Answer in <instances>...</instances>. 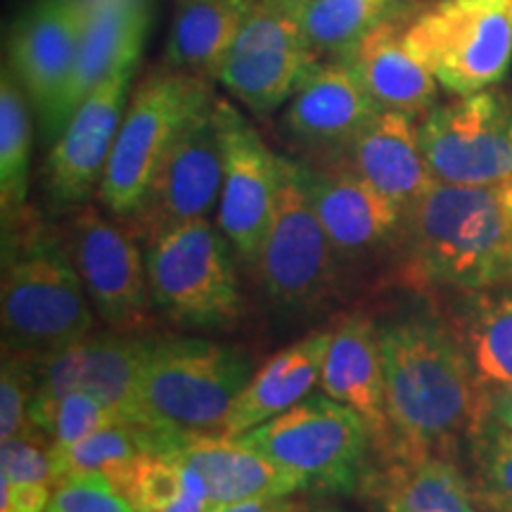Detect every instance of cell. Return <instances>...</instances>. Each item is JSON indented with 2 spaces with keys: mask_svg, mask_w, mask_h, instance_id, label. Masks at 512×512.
Listing matches in <instances>:
<instances>
[{
  "mask_svg": "<svg viewBox=\"0 0 512 512\" xmlns=\"http://www.w3.org/2000/svg\"><path fill=\"white\" fill-rule=\"evenodd\" d=\"M377 328L392 427L389 456H458L482 413L484 389L451 323L427 306H415Z\"/></svg>",
  "mask_w": 512,
  "mask_h": 512,
  "instance_id": "cell-1",
  "label": "cell"
},
{
  "mask_svg": "<svg viewBox=\"0 0 512 512\" xmlns=\"http://www.w3.org/2000/svg\"><path fill=\"white\" fill-rule=\"evenodd\" d=\"M399 242L422 285L463 294L508 283L512 214L498 188L434 181L403 211Z\"/></svg>",
  "mask_w": 512,
  "mask_h": 512,
  "instance_id": "cell-2",
  "label": "cell"
},
{
  "mask_svg": "<svg viewBox=\"0 0 512 512\" xmlns=\"http://www.w3.org/2000/svg\"><path fill=\"white\" fill-rule=\"evenodd\" d=\"M3 349L31 358L91 335L93 304L69 249L29 219L3 235Z\"/></svg>",
  "mask_w": 512,
  "mask_h": 512,
  "instance_id": "cell-3",
  "label": "cell"
},
{
  "mask_svg": "<svg viewBox=\"0 0 512 512\" xmlns=\"http://www.w3.org/2000/svg\"><path fill=\"white\" fill-rule=\"evenodd\" d=\"M252 358L200 337H152L140 375L136 420L166 434H223Z\"/></svg>",
  "mask_w": 512,
  "mask_h": 512,
  "instance_id": "cell-4",
  "label": "cell"
},
{
  "mask_svg": "<svg viewBox=\"0 0 512 512\" xmlns=\"http://www.w3.org/2000/svg\"><path fill=\"white\" fill-rule=\"evenodd\" d=\"M233 252L209 219L181 223L147 240L145 264L155 311L183 328L223 330L240 323L245 302Z\"/></svg>",
  "mask_w": 512,
  "mask_h": 512,
  "instance_id": "cell-5",
  "label": "cell"
},
{
  "mask_svg": "<svg viewBox=\"0 0 512 512\" xmlns=\"http://www.w3.org/2000/svg\"><path fill=\"white\" fill-rule=\"evenodd\" d=\"M235 439L302 477L313 494H358L377 458L361 415L325 392Z\"/></svg>",
  "mask_w": 512,
  "mask_h": 512,
  "instance_id": "cell-6",
  "label": "cell"
},
{
  "mask_svg": "<svg viewBox=\"0 0 512 512\" xmlns=\"http://www.w3.org/2000/svg\"><path fill=\"white\" fill-rule=\"evenodd\" d=\"M209 81V76L164 64L133 88L98 188L102 207L114 219H131L143 204L178 131L202 105L214 100Z\"/></svg>",
  "mask_w": 512,
  "mask_h": 512,
  "instance_id": "cell-7",
  "label": "cell"
},
{
  "mask_svg": "<svg viewBox=\"0 0 512 512\" xmlns=\"http://www.w3.org/2000/svg\"><path fill=\"white\" fill-rule=\"evenodd\" d=\"M403 38L451 95L494 88L512 62V0H408Z\"/></svg>",
  "mask_w": 512,
  "mask_h": 512,
  "instance_id": "cell-8",
  "label": "cell"
},
{
  "mask_svg": "<svg viewBox=\"0 0 512 512\" xmlns=\"http://www.w3.org/2000/svg\"><path fill=\"white\" fill-rule=\"evenodd\" d=\"M342 259L320 226L297 162L280 155L278 200L256 259V275L278 309L316 311L339 290Z\"/></svg>",
  "mask_w": 512,
  "mask_h": 512,
  "instance_id": "cell-9",
  "label": "cell"
},
{
  "mask_svg": "<svg viewBox=\"0 0 512 512\" xmlns=\"http://www.w3.org/2000/svg\"><path fill=\"white\" fill-rule=\"evenodd\" d=\"M422 155L441 183L498 188L512 178V93L484 88L437 102L418 124Z\"/></svg>",
  "mask_w": 512,
  "mask_h": 512,
  "instance_id": "cell-10",
  "label": "cell"
},
{
  "mask_svg": "<svg viewBox=\"0 0 512 512\" xmlns=\"http://www.w3.org/2000/svg\"><path fill=\"white\" fill-rule=\"evenodd\" d=\"M316 60L292 0H254L214 81L249 112L271 114Z\"/></svg>",
  "mask_w": 512,
  "mask_h": 512,
  "instance_id": "cell-11",
  "label": "cell"
},
{
  "mask_svg": "<svg viewBox=\"0 0 512 512\" xmlns=\"http://www.w3.org/2000/svg\"><path fill=\"white\" fill-rule=\"evenodd\" d=\"M214 100L185 121L159 162L143 204L126 219L138 240L147 242L181 223L209 219L219 204L223 152Z\"/></svg>",
  "mask_w": 512,
  "mask_h": 512,
  "instance_id": "cell-12",
  "label": "cell"
},
{
  "mask_svg": "<svg viewBox=\"0 0 512 512\" xmlns=\"http://www.w3.org/2000/svg\"><path fill=\"white\" fill-rule=\"evenodd\" d=\"M69 254L100 318L112 330L143 335L155 306L136 233L98 209L79 207L69 226Z\"/></svg>",
  "mask_w": 512,
  "mask_h": 512,
  "instance_id": "cell-13",
  "label": "cell"
},
{
  "mask_svg": "<svg viewBox=\"0 0 512 512\" xmlns=\"http://www.w3.org/2000/svg\"><path fill=\"white\" fill-rule=\"evenodd\" d=\"M86 19L83 0H36L10 27V69L34 107L46 145H53L62 133V102Z\"/></svg>",
  "mask_w": 512,
  "mask_h": 512,
  "instance_id": "cell-14",
  "label": "cell"
},
{
  "mask_svg": "<svg viewBox=\"0 0 512 512\" xmlns=\"http://www.w3.org/2000/svg\"><path fill=\"white\" fill-rule=\"evenodd\" d=\"M214 112L223 152L216 226L233 245L235 254L247 266H254L278 200L280 155H275L230 100L216 98Z\"/></svg>",
  "mask_w": 512,
  "mask_h": 512,
  "instance_id": "cell-15",
  "label": "cell"
},
{
  "mask_svg": "<svg viewBox=\"0 0 512 512\" xmlns=\"http://www.w3.org/2000/svg\"><path fill=\"white\" fill-rule=\"evenodd\" d=\"M136 72L138 62H133L107 76L50 145L43 164V190L55 211L79 209L100 188Z\"/></svg>",
  "mask_w": 512,
  "mask_h": 512,
  "instance_id": "cell-16",
  "label": "cell"
},
{
  "mask_svg": "<svg viewBox=\"0 0 512 512\" xmlns=\"http://www.w3.org/2000/svg\"><path fill=\"white\" fill-rule=\"evenodd\" d=\"M306 195L339 259H368L399 240L403 209L380 195L339 157L294 159Z\"/></svg>",
  "mask_w": 512,
  "mask_h": 512,
  "instance_id": "cell-17",
  "label": "cell"
},
{
  "mask_svg": "<svg viewBox=\"0 0 512 512\" xmlns=\"http://www.w3.org/2000/svg\"><path fill=\"white\" fill-rule=\"evenodd\" d=\"M152 337L119 330L91 332L79 342L34 358L36 396L91 394L136 422L140 375Z\"/></svg>",
  "mask_w": 512,
  "mask_h": 512,
  "instance_id": "cell-18",
  "label": "cell"
},
{
  "mask_svg": "<svg viewBox=\"0 0 512 512\" xmlns=\"http://www.w3.org/2000/svg\"><path fill=\"white\" fill-rule=\"evenodd\" d=\"M377 112L349 60L318 57L285 102L283 128L306 159L335 157Z\"/></svg>",
  "mask_w": 512,
  "mask_h": 512,
  "instance_id": "cell-19",
  "label": "cell"
},
{
  "mask_svg": "<svg viewBox=\"0 0 512 512\" xmlns=\"http://www.w3.org/2000/svg\"><path fill=\"white\" fill-rule=\"evenodd\" d=\"M320 389L361 415L373 434L377 458L389 456L392 427L384 394L380 328L366 313L337 318L320 368Z\"/></svg>",
  "mask_w": 512,
  "mask_h": 512,
  "instance_id": "cell-20",
  "label": "cell"
},
{
  "mask_svg": "<svg viewBox=\"0 0 512 512\" xmlns=\"http://www.w3.org/2000/svg\"><path fill=\"white\" fill-rule=\"evenodd\" d=\"M368 512H484L458 456L375 458L361 491Z\"/></svg>",
  "mask_w": 512,
  "mask_h": 512,
  "instance_id": "cell-21",
  "label": "cell"
},
{
  "mask_svg": "<svg viewBox=\"0 0 512 512\" xmlns=\"http://www.w3.org/2000/svg\"><path fill=\"white\" fill-rule=\"evenodd\" d=\"M418 124L408 114L380 110L335 157L406 211L437 181L422 155Z\"/></svg>",
  "mask_w": 512,
  "mask_h": 512,
  "instance_id": "cell-22",
  "label": "cell"
},
{
  "mask_svg": "<svg viewBox=\"0 0 512 512\" xmlns=\"http://www.w3.org/2000/svg\"><path fill=\"white\" fill-rule=\"evenodd\" d=\"M166 456L183 460L204 479L214 508L309 491L292 470L223 434H183Z\"/></svg>",
  "mask_w": 512,
  "mask_h": 512,
  "instance_id": "cell-23",
  "label": "cell"
},
{
  "mask_svg": "<svg viewBox=\"0 0 512 512\" xmlns=\"http://www.w3.org/2000/svg\"><path fill=\"white\" fill-rule=\"evenodd\" d=\"M406 3L370 29L351 53L349 64L380 110L401 112L420 121L439 102L441 86L403 38Z\"/></svg>",
  "mask_w": 512,
  "mask_h": 512,
  "instance_id": "cell-24",
  "label": "cell"
},
{
  "mask_svg": "<svg viewBox=\"0 0 512 512\" xmlns=\"http://www.w3.org/2000/svg\"><path fill=\"white\" fill-rule=\"evenodd\" d=\"M152 27L150 0L110 5L88 12L79 55L62 102V131L83 100L124 64L140 62Z\"/></svg>",
  "mask_w": 512,
  "mask_h": 512,
  "instance_id": "cell-25",
  "label": "cell"
},
{
  "mask_svg": "<svg viewBox=\"0 0 512 512\" xmlns=\"http://www.w3.org/2000/svg\"><path fill=\"white\" fill-rule=\"evenodd\" d=\"M328 342L330 330L309 332L268 358L235 399L223 437H242L311 396L313 387L320 384V368Z\"/></svg>",
  "mask_w": 512,
  "mask_h": 512,
  "instance_id": "cell-26",
  "label": "cell"
},
{
  "mask_svg": "<svg viewBox=\"0 0 512 512\" xmlns=\"http://www.w3.org/2000/svg\"><path fill=\"white\" fill-rule=\"evenodd\" d=\"M448 323L463 342L479 387L512 389V285L463 292Z\"/></svg>",
  "mask_w": 512,
  "mask_h": 512,
  "instance_id": "cell-27",
  "label": "cell"
},
{
  "mask_svg": "<svg viewBox=\"0 0 512 512\" xmlns=\"http://www.w3.org/2000/svg\"><path fill=\"white\" fill-rule=\"evenodd\" d=\"M252 5L254 0H176L164 48L166 67L216 79Z\"/></svg>",
  "mask_w": 512,
  "mask_h": 512,
  "instance_id": "cell-28",
  "label": "cell"
},
{
  "mask_svg": "<svg viewBox=\"0 0 512 512\" xmlns=\"http://www.w3.org/2000/svg\"><path fill=\"white\" fill-rule=\"evenodd\" d=\"M31 164V114L22 83L3 67L0 79V211L3 235L22 226L27 216Z\"/></svg>",
  "mask_w": 512,
  "mask_h": 512,
  "instance_id": "cell-29",
  "label": "cell"
},
{
  "mask_svg": "<svg viewBox=\"0 0 512 512\" xmlns=\"http://www.w3.org/2000/svg\"><path fill=\"white\" fill-rule=\"evenodd\" d=\"M304 38L316 57L349 60L375 24L399 8V0H292Z\"/></svg>",
  "mask_w": 512,
  "mask_h": 512,
  "instance_id": "cell-30",
  "label": "cell"
},
{
  "mask_svg": "<svg viewBox=\"0 0 512 512\" xmlns=\"http://www.w3.org/2000/svg\"><path fill=\"white\" fill-rule=\"evenodd\" d=\"M465 475L484 512H512V430L484 411L463 439Z\"/></svg>",
  "mask_w": 512,
  "mask_h": 512,
  "instance_id": "cell-31",
  "label": "cell"
},
{
  "mask_svg": "<svg viewBox=\"0 0 512 512\" xmlns=\"http://www.w3.org/2000/svg\"><path fill=\"white\" fill-rule=\"evenodd\" d=\"M131 422L110 403L91 394L69 392L62 396H36L31 403V425L50 439V444H74L107 427ZM136 425V422H131Z\"/></svg>",
  "mask_w": 512,
  "mask_h": 512,
  "instance_id": "cell-32",
  "label": "cell"
},
{
  "mask_svg": "<svg viewBox=\"0 0 512 512\" xmlns=\"http://www.w3.org/2000/svg\"><path fill=\"white\" fill-rule=\"evenodd\" d=\"M36 363L27 354L3 349L0 368V441L34 430L31 403L36 399Z\"/></svg>",
  "mask_w": 512,
  "mask_h": 512,
  "instance_id": "cell-33",
  "label": "cell"
},
{
  "mask_svg": "<svg viewBox=\"0 0 512 512\" xmlns=\"http://www.w3.org/2000/svg\"><path fill=\"white\" fill-rule=\"evenodd\" d=\"M46 512H138L102 475H74L55 484Z\"/></svg>",
  "mask_w": 512,
  "mask_h": 512,
  "instance_id": "cell-34",
  "label": "cell"
},
{
  "mask_svg": "<svg viewBox=\"0 0 512 512\" xmlns=\"http://www.w3.org/2000/svg\"><path fill=\"white\" fill-rule=\"evenodd\" d=\"M304 501H294L292 496H271L254 498V501H242L233 505H223L214 512H302Z\"/></svg>",
  "mask_w": 512,
  "mask_h": 512,
  "instance_id": "cell-35",
  "label": "cell"
},
{
  "mask_svg": "<svg viewBox=\"0 0 512 512\" xmlns=\"http://www.w3.org/2000/svg\"><path fill=\"white\" fill-rule=\"evenodd\" d=\"M482 411L512 430V389H491L484 392Z\"/></svg>",
  "mask_w": 512,
  "mask_h": 512,
  "instance_id": "cell-36",
  "label": "cell"
},
{
  "mask_svg": "<svg viewBox=\"0 0 512 512\" xmlns=\"http://www.w3.org/2000/svg\"><path fill=\"white\" fill-rule=\"evenodd\" d=\"M121 3H131V0H83V5H86L88 12L110 8V5H121Z\"/></svg>",
  "mask_w": 512,
  "mask_h": 512,
  "instance_id": "cell-37",
  "label": "cell"
},
{
  "mask_svg": "<svg viewBox=\"0 0 512 512\" xmlns=\"http://www.w3.org/2000/svg\"><path fill=\"white\" fill-rule=\"evenodd\" d=\"M302 512H344V510L337 508V505H332V503L316 501V503H304Z\"/></svg>",
  "mask_w": 512,
  "mask_h": 512,
  "instance_id": "cell-38",
  "label": "cell"
},
{
  "mask_svg": "<svg viewBox=\"0 0 512 512\" xmlns=\"http://www.w3.org/2000/svg\"><path fill=\"white\" fill-rule=\"evenodd\" d=\"M498 192H501V200L512 214V178H510V181H505L503 185H498Z\"/></svg>",
  "mask_w": 512,
  "mask_h": 512,
  "instance_id": "cell-39",
  "label": "cell"
},
{
  "mask_svg": "<svg viewBox=\"0 0 512 512\" xmlns=\"http://www.w3.org/2000/svg\"><path fill=\"white\" fill-rule=\"evenodd\" d=\"M508 285H512V249H510V268H508Z\"/></svg>",
  "mask_w": 512,
  "mask_h": 512,
  "instance_id": "cell-40",
  "label": "cell"
},
{
  "mask_svg": "<svg viewBox=\"0 0 512 512\" xmlns=\"http://www.w3.org/2000/svg\"><path fill=\"white\" fill-rule=\"evenodd\" d=\"M401 3H406V0H401Z\"/></svg>",
  "mask_w": 512,
  "mask_h": 512,
  "instance_id": "cell-41",
  "label": "cell"
}]
</instances>
